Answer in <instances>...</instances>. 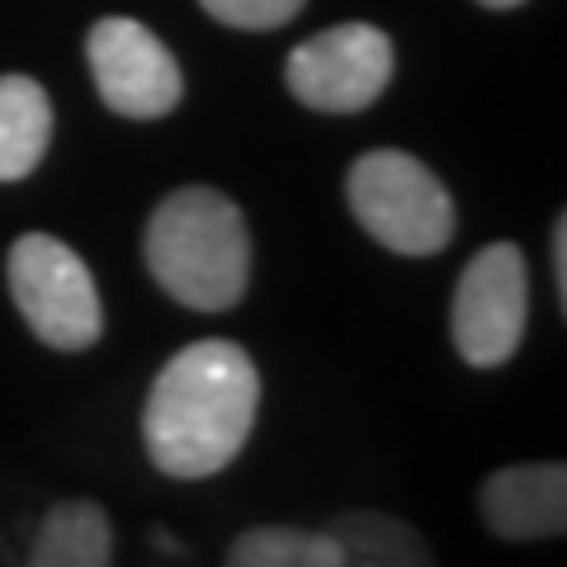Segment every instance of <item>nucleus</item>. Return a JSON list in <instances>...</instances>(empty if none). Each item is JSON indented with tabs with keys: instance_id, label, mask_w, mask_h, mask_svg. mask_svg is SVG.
Listing matches in <instances>:
<instances>
[{
	"instance_id": "f257e3e1",
	"label": "nucleus",
	"mask_w": 567,
	"mask_h": 567,
	"mask_svg": "<svg viewBox=\"0 0 567 567\" xmlns=\"http://www.w3.org/2000/svg\"><path fill=\"white\" fill-rule=\"evenodd\" d=\"M260 412V369L251 350L204 336L156 369L142 402L147 464L175 483H204L237 464Z\"/></svg>"
},
{
	"instance_id": "f03ea898",
	"label": "nucleus",
	"mask_w": 567,
	"mask_h": 567,
	"mask_svg": "<svg viewBox=\"0 0 567 567\" xmlns=\"http://www.w3.org/2000/svg\"><path fill=\"white\" fill-rule=\"evenodd\" d=\"M152 284L189 312H233L251 289V227L237 199L213 185H181L142 227Z\"/></svg>"
},
{
	"instance_id": "7ed1b4c3",
	"label": "nucleus",
	"mask_w": 567,
	"mask_h": 567,
	"mask_svg": "<svg viewBox=\"0 0 567 567\" xmlns=\"http://www.w3.org/2000/svg\"><path fill=\"white\" fill-rule=\"evenodd\" d=\"M350 218L393 256H440L458 233V208L445 181L412 152L374 147L346 171Z\"/></svg>"
},
{
	"instance_id": "20e7f679",
	"label": "nucleus",
	"mask_w": 567,
	"mask_h": 567,
	"mask_svg": "<svg viewBox=\"0 0 567 567\" xmlns=\"http://www.w3.org/2000/svg\"><path fill=\"white\" fill-rule=\"evenodd\" d=\"M6 289L24 327L58 354H85L104 341V303L91 265L52 233H24L6 251Z\"/></svg>"
},
{
	"instance_id": "39448f33",
	"label": "nucleus",
	"mask_w": 567,
	"mask_h": 567,
	"mask_svg": "<svg viewBox=\"0 0 567 567\" xmlns=\"http://www.w3.org/2000/svg\"><path fill=\"white\" fill-rule=\"evenodd\" d=\"M529 327V265L516 241L483 246L450 298V341L468 369H502L520 354Z\"/></svg>"
},
{
	"instance_id": "423d86ee",
	"label": "nucleus",
	"mask_w": 567,
	"mask_h": 567,
	"mask_svg": "<svg viewBox=\"0 0 567 567\" xmlns=\"http://www.w3.org/2000/svg\"><path fill=\"white\" fill-rule=\"evenodd\" d=\"M398 52L379 24H336L303 39L284 62V85L312 114H364L393 85Z\"/></svg>"
},
{
	"instance_id": "0eeeda50",
	"label": "nucleus",
	"mask_w": 567,
	"mask_h": 567,
	"mask_svg": "<svg viewBox=\"0 0 567 567\" xmlns=\"http://www.w3.org/2000/svg\"><path fill=\"white\" fill-rule=\"evenodd\" d=\"M85 62H91L104 110L118 118L156 123L171 118L185 100V76L175 52L142 20H128V14H104V20L91 24Z\"/></svg>"
},
{
	"instance_id": "6e6552de",
	"label": "nucleus",
	"mask_w": 567,
	"mask_h": 567,
	"mask_svg": "<svg viewBox=\"0 0 567 567\" xmlns=\"http://www.w3.org/2000/svg\"><path fill=\"white\" fill-rule=\"evenodd\" d=\"M477 516L487 535L502 544H548L567 535V464L535 458V464L492 468L477 487Z\"/></svg>"
},
{
	"instance_id": "1a4fd4ad",
	"label": "nucleus",
	"mask_w": 567,
	"mask_h": 567,
	"mask_svg": "<svg viewBox=\"0 0 567 567\" xmlns=\"http://www.w3.org/2000/svg\"><path fill=\"white\" fill-rule=\"evenodd\" d=\"M341 563L336 567H440L431 539L412 520L393 516L379 506H350L336 511L322 525Z\"/></svg>"
},
{
	"instance_id": "9d476101",
	"label": "nucleus",
	"mask_w": 567,
	"mask_h": 567,
	"mask_svg": "<svg viewBox=\"0 0 567 567\" xmlns=\"http://www.w3.org/2000/svg\"><path fill=\"white\" fill-rule=\"evenodd\" d=\"M24 567H114V520L91 496L52 502Z\"/></svg>"
},
{
	"instance_id": "9b49d317",
	"label": "nucleus",
	"mask_w": 567,
	"mask_h": 567,
	"mask_svg": "<svg viewBox=\"0 0 567 567\" xmlns=\"http://www.w3.org/2000/svg\"><path fill=\"white\" fill-rule=\"evenodd\" d=\"M52 147V100L24 71L0 76V185H20Z\"/></svg>"
},
{
	"instance_id": "f8f14e48",
	"label": "nucleus",
	"mask_w": 567,
	"mask_h": 567,
	"mask_svg": "<svg viewBox=\"0 0 567 567\" xmlns=\"http://www.w3.org/2000/svg\"><path fill=\"white\" fill-rule=\"evenodd\" d=\"M341 554L327 529L303 525H251L227 544L223 567H336Z\"/></svg>"
},
{
	"instance_id": "ddd939ff",
	"label": "nucleus",
	"mask_w": 567,
	"mask_h": 567,
	"mask_svg": "<svg viewBox=\"0 0 567 567\" xmlns=\"http://www.w3.org/2000/svg\"><path fill=\"white\" fill-rule=\"evenodd\" d=\"M199 6L208 10V20H218L227 29L265 33V29H284L289 20H298L308 0H199Z\"/></svg>"
},
{
	"instance_id": "4468645a",
	"label": "nucleus",
	"mask_w": 567,
	"mask_h": 567,
	"mask_svg": "<svg viewBox=\"0 0 567 567\" xmlns=\"http://www.w3.org/2000/svg\"><path fill=\"white\" fill-rule=\"evenodd\" d=\"M548 260H554V298L558 312H567V213H558L548 227Z\"/></svg>"
},
{
	"instance_id": "2eb2a0df",
	"label": "nucleus",
	"mask_w": 567,
	"mask_h": 567,
	"mask_svg": "<svg viewBox=\"0 0 567 567\" xmlns=\"http://www.w3.org/2000/svg\"><path fill=\"white\" fill-rule=\"evenodd\" d=\"M147 539L156 544V554H171V558H185V554H189L185 539L175 535V529H166V525H152V529H147Z\"/></svg>"
},
{
	"instance_id": "dca6fc26",
	"label": "nucleus",
	"mask_w": 567,
	"mask_h": 567,
	"mask_svg": "<svg viewBox=\"0 0 567 567\" xmlns=\"http://www.w3.org/2000/svg\"><path fill=\"white\" fill-rule=\"evenodd\" d=\"M477 6H487V10H516V6H525V0H477Z\"/></svg>"
}]
</instances>
